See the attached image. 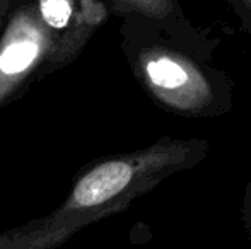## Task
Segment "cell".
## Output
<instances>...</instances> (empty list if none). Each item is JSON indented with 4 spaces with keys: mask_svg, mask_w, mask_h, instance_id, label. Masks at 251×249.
Wrapping results in <instances>:
<instances>
[{
    "mask_svg": "<svg viewBox=\"0 0 251 249\" xmlns=\"http://www.w3.org/2000/svg\"><path fill=\"white\" fill-rule=\"evenodd\" d=\"M50 46V33L33 14L19 12L0 45V101L36 67Z\"/></svg>",
    "mask_w": 251,
    "mask_h": 249,
    "instance_id": "cell-1",
    "label": "cell"
},
{
    "mask_svg": "<svg viewBox=\"0 0 251 249\" xmlns=\"http://www.w3.org/2000/svg\"><path fill=\"white\" fill-rule=\"evenodd\" d=\"M139 174V164L132 160H109L80 178L67 203L70 210H86L104 205L132 184Z\"/></svg>",
    "mask_w": 251,
    "mask_h": 249,
    "instance_id": "cell-2",
    "label": "cell"
},
{
    "mask_svg": "<svg viewBox=\"0 0 251 249\" xmlns=\"http://www.w3.org/2000/svg\"><path fill=\"white\" fill-rule=\"evenodd\" d=\"M147 75L157 87L162 89H175L179 87L188 80L186 72L178 65L176 62L169 60V58H157V60H151L146 67Z\"/></svg>",
    "mask_w": 251,
    "mask_h": 249,
    "instance_id": "cell-3",
    "label": "cell"
},
{
    "mask_svg": "<svg viewBox=\"0 0 251 249\" xmlns=\"http://www.w3.org/2000/svg\"><path fill=\"white\" fill-rule=\"evenodd\" d=\"M74 3L67 0H47L40 3V16L45 27L50 29H65L74 16Z\"/></svg>",
    "mask_w": 251,
    "mask_h": 249,
    "instance_id": "cell-4",
    "label": "cell"
}]
</instances>
